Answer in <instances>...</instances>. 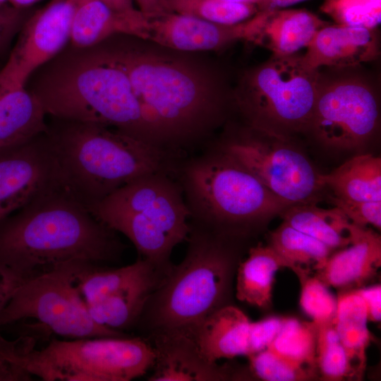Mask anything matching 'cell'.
Listing matches in <instances>:
<instances>
[{
  "label": "cell",
  "instance_id": "obj_16",
  "mask_svg": "<svg viewBox=\"0 0 381 381\" xmlns=\"http://www.w3.org/2000/svg\"><path fill=\"white\" fill-rule=\"evenodd\" d=\"M351 242L332 252L315 274L337 292L361 289L375 279L381 267V237L369 227L353 224Z\"/></svg>",
  "mask_w": 381,
  "mask_h": 381
},
{
  "label": "cell",
  "instance_id": "obj_43",
  "mask_svg": "<svg viewBox=\"0 0 381 381\" xmlns=\"http://www.w3.org/2000/svg\"><path fill=\"white\" fill-rule=\"evenodd\" d=\"M10 4L18 8H25L40 0H8Z\"/></svg>",
  "mask_w": 381,
  "mask_h": 381
},
{
  "label": "cell",
  "instance_id": "obj_7",
  "mask_svg": "<svg viewBox=\"0 0 381 381\" xmlns=\"http://www.w3.org/2000/svg\"><path fill=\"white\" fill-rule=\"evenodd\" d=\"M30 337L7 340L0 335V359L20 380L130 381L154 365L152 345L141 337H102L52 339L35 349Z\"/></svg>",
  "mask_w": 381,
  "mask_h": 381
},
{
  "label": "cell",
  "instance_id": "obj_28",
  "mask_svg": "<svg viewBox=\"0 0 381 381\" xmlns=\"http://www.w3.org/2000/svg\"><path fill=\"white\" fill-rule=\"evenodd\" d=\"M268 245L298 279L321 267L332 253L323 243L284 222L270 233Z\"/></svg>",
  "mask_w": 381,
  "mask_h": 381
},
{
  "label": "cell",
  "instance_id": "obj_33",
  "mask_svg": "<svg viewBox=\"0 0 381 381\" xmlns=\"http://www.w3.org/2000/svg\"><path fill=\"white\" fill-rule=\"evenodd\" d=\"M320 10L336 24L377 29L381 0H325Z\"/></svg>",
  "mask_w": 381,
  "mask_h": 381
},
{
  "label": "cell",
  "instance_id": "obj_19",
  "mask_svg": "<svg viewBox=\"0 0 381 381\" xmlns=\"http://www.w3.org/2000/svg\"><path fill=\"white\" fill-rule=\"evenodd\" d=\"M329 23L304 9L259 11L249 19L246 41L260 45L274 55H291L306 48L317 32Z\"/></svg>",
  "mask_w": 381,
  "mask_h": 381
},
{
  "label": "cell",
  "instance_id": "obj_9",
  "mask_svg": "<svg viewBox=\"0 0 381 381\" xmlns=\"http://www.w3.org/2000/svg\"><path fill=\"white\" fill-rule=\"evenodd\" d=\"M319 69L307 68L302 54H272L241 75L232 102L244 123L279 135L307 131L316 99Z\"/></svg>",
  "mask_w": 381,
  "mask_h": 381
},
{
  "label": "cell",
  "instance_id": "obj_25",
  "mask_svg": "<svg viewBox=\"0 0 381 381\" xmlns=\"http://www.w3.org/2000/svg\"><path fill=\"white\" fill-rule=\"evenodd\" d=\"M325 187L334 197L353 201H381V158L359 154L329 174H323Z\"/></svg>",
  "mask_w": 381,
  "mask_h": 381
},
{
  "label": "cell",
  "instance_id": "obj_29",
  "mask_svg": "<svg viewBox=\"0 0 381 381\" xmlns=\"http://www.w3.org/2000/svg\"><path fill=\"white\" fill-rule=\"evenodd\" d=\"M317 336L318 325L313 321L284 318L279 332L267 348L292 361L317 370Z\"/></svg>",
  "mask_w": 381,
  "mask_h": 381
},
{
  "label": "cell",
  "instance_id": "obj_36",
  "mask_svg": "<svg viewBox=\"0 0 381 381\" xmlns=\"http://www.w3.org/2000/svg\"><path fill=\"white\" fill-rule=\"evenodd\" d=\"M283 319L269 316L256 322L251 321L248 356L265 350L270 346L279 332Z\"/></svg>",
  "mask_w": 381,
  "mask_h": 381
},
{
  "label": "cell",
  "instance_id": "obj_42",
  "mask_svg": "<svg viewBox=\"0 0 381 381\" xmlns=\"http://www.w3.org/2000/svg\"><path fill=\"white\" fill-rule=\"evenodd\" d=\"M116 11L133 12L138 9L133 6V0H98Z\"/></svg>",
  "mask_w": 381,
  "mask_h": 381
},
{
  "label": "cell",
  "instance_id": "obj_6",
  "mask_svg": "<svg viewBox=\"0 0 381 381\" xmlns=\"http://www.w3.org/2000/svg\"><path fill=\"white\" fill-rule=\"evenodd\" d=\"M175 174L191 222L230 237L250 231L291 206L212 145L181 161Z\"/></svg>",
  "mask_w": 381,
  "mask_h": 381
},
{
  "label": "cell",
  "instance_id": "obj_39",
  "mask_svg": "<svg viewBox=\"0 0 381 381\" xmlns=\"http://www.w3.org/2000/svg\"><path fill=\"white\" fill-rule=\"evenodd\" d=\"M24 280L0 264V313Z\"/></svg>",
  "mask_w": 381,
  "mask_h": 381
},
{
  "label": "cell",
  "instance_id": "obj_23",
  "mask_svg": "<svg viewBox=\"0 0 381 381\" xmlns=\"http://www.w3.org/2000/svg\"><path fill=\"white\" fill-rule=\"evenodd\" d=\"M45 115L38 99L25 87L0 86V150L46 133Z\"/></svg>",
  "mask_w": 381,
  "mask_h": 381
},
{
  "label": "cell",
  "instance_id": "obj_21",
  "mask_svg": "<svg viewBox=\"0 0 381 381\" xmlns=\"http://www.w3.org/2000/svg\"><path fill=\"white\" fill-rule=\"evenodd\" d=\"M250 323L244 312L229 304L204 320L190 337L202 355L212 363L222 358L248 356Z\"/></svg>",
  "mask_w": 381,
  "mask_h": 381
},
{
  "label": "cell",
  "instance_id": "obj_8",
  "mask_svg": "<svg viewBox=\"0 0 381 381\" xmlns=\"http://www.w3.org/2000/svg\"><path fill=\"white\" fill-rule=\"evenodd\" d=\"M88 210L126 236L161 276L171 268L172 250L190 231V213L174 171L137 178Z\"/></svg>",
  "mask_w": 381,
  "mask_h": 381
},
{
  "label": "cell",
  "instance_id": "obj_17",
  "mask_svg": "<svg viewBox=\"0 0 381 381\" xmlns=\"http://www.w3.org/2000/svg\"><path fill=\"white\" fill-rule=\"evenodd\" d=\"M248 29V20L222 25L172 12L149 20L147 40L183 52L217 50L238 40H246Z\"/></svg>",
  "mask_w": 381,
  "mask_h": 381
},
{
  "label": "cell",
  "instance_id": "obj_3",
  "mask_svg": "<svg viewBox=\"0 0 381 381\" xmlns=\"http://www.w3.org/2000/svg\"><path fill=\"white\" fill-rule=\"evenodd\" d=\"M64 121L65 126L46 133L54 187L87 210L143 175L175 171L176 162L117 130Z\"/></svg>",
  "mask_w": 381,
  "mask_h": 381
},
{
  "label": "cell",
  "instance_id": "obj_20",
  "mask_svg": "<svg viewBox=\"0 0 381 381\" xmlns=\"http://www.w3.org/2000/svg\"><path fill=\"white\" fill-rule=\"evenodd\" d=\"M149 20L139 10L116 11L98 0H79L70 41L78 49L95 46L114 35L147 40Z\"/></svg>",
  "mask_w": 381,
  "mask_h": 381
},
{
  "label": "cell",
  "instance_id": "obj_24",
  "mask_svg": "<svg viewBox=\"0 0 381 381\" xmlns=\"http://www.w3.org/2000/svg\"><path fill=\"white\" fill-rule=\"evenodd\" d=\"M282 267H286L284 262L268 244L250 248L236 269V298L258 308H270L275 274Z\"/></svg>",
  "mask_w": 381,
  "mask_h": 381
},
{
  "label": "cell",
  "instance_id": "obj_22",
  "mask_svg": "<svg viewBox=\"0 0 381 381\" xmlns=\"http://www.w3.org/2000/svg\"><path fill=\"white\" fill-rule=\"evenodd\" d=\"M162 276L150 267L104 298L87 305L92 318L107 328L122 332L138 322Z\"/></svg>",
  "mask_w": 381,
  "mask_h": 381
},
{
  "label": "cell",
  "instance_id": "obj_30",
  "mask_svg": "<svg viewBox=\"0 0 381 381\" xmlns=\"http://www.w3.org/2000/svg\"><path fill=\"white\" fill-rule=\"evenodd\" d=\"M318 325L316 366L319 379L326 381L357 380L334 326V322Z\"/></svg>",
  "mask_w": 381,
  "mask_h": 381
},
{
  "label": "cell",
  "instance_id": "obj_11",
  "mask_svg": "<svg viewBox=\"0 0 381 381\" xmlns=\"http://www.w3.org/2000/svg\"><path fill=\"white\" fill-rule=\"evenodd\" d=\"M294 138L243 123L229 126L213 146L249 170L288 204H315L325 188L323 174Z\"/></svg>",
  "mask_w": 381,
  "mask_h": 381
},
{
  "label": "cell",
  "instance_id": "obj_15",
  "mask_svg": "<svg viewBox=\"0 0 381 381\" xmlns=\"http://www.w3.org/2000/svg\"><path fill=\"white\" fill-rule=\"evenodd\" d=\"M380 54L377 29L329 23L317 32L302 59L313 70L344 68L371 62Z\"/></svg>",
  "mask_w": 381,
  "mask_h": 381
},
{
  "label": "cell",
  "instance_id": "obj_38",
  "mask_svg": "<svg viewBox=\"0 0 381 381\" xmlns=\"http://www.w3.org/2000/svg\"><path fill=\"white\" fill-rule=\"evenodd\" d=\"M366 307L368 322H380L381 320V286L380 283L368 285L356 289Z\"/></svg>",
  "mask_w": 381,
  "mask_h": 381
},
{
  "label": "cell",
  "instance_id": "obj_32",
  "mask_svg": "<svg viewBox=\"0 0 381 381\" xmlns=\"http://www.w3.org/2000/svg\"><path fill=\"white\" fill-rule=\"evenodd\" d=\"M253 377L264 381H309L319 378L318 370L292 361L267 348L247 356Z\"/></svg>",
  "mask_w": 381,
  "mask_h": 381
},
{
  "label": "cell",
  "instance_id": "obj_10",
  "mask_svg": "<svg viewBox=\"0 0 381 381\" xmlns=\"http://www.w3.org/2000/svg\"><path fill=\"white\" fill-rule=\"evenodd\" d=\"M380 128L378 78L362 66L320 68L316 99L306 134L337 150L365 147Z\"/></svg>",
  "mask_w": 381,
  "mask_h": 381
},
{
  "label": "cell",
  "instance_id": "obj_18",
  "mask_svg": "<svg viewBox=\"0 0 381 381\" xmlns=\"http://www.w3.org/2000/svg\"><path fill=\"white\" fill-rule=\"evenodd\" d=\"M155 352L150 381H219L238 375L206 359L193 339L180 333L152 334Z\"/></svg>",
  "mask_w": 381,
  "mask_h": 381
},
{
  "label": "cell",
  "instance_id": "obj_13",
  "mask_svg": "<svg viewBox=\"0 0 381 381\" xmlns=\"http://www.w3.org/2000/svg\"><path fill=\"white\" fill-rule=\"evenodd\" d=\"M79 0H53L26 20L0 70V86L25 87L30 75L59 54L70 41Z\"/></svg>",
  "mask_w": 381,
  "mask_h": 381
},
{
  "label": "cell",
  "instance_id": "obj_26",
  "mask_svg": "<svg viewBox=\"0 0 381 381\" xmlns=\"http://www.w3.org/2000/svg\"><path fill=\"white\" fill-rule=\"evenodd\" d=\"M334 326L340 341L361 380L367 366V349L372 339L363 300L356 290L338 292Z\"/></svg>",
  "mask_w": 381,
  "mask_h": 381
},
{
  "label": "cell",
  "instance_id": "obj_40",
  "mask_svg": "<svg viewBox=\"0 0 381 381\" xmlns=\"http://www.w3.org/2000/svg\"><path fill=\"white\" fill-rule=\"evenodd\" d=\"M138 10L148 20L155 19L172 13L169 0H133Z\"/></svg>",
  "mask_w": 381,
  "mask_h": 381
},
{
  "label": "cell",
  "instance_id": "obj_5",
  "mask_svg": "<svg viewBox=\"0 0 381 381\" xmlns=\"http://www.w3.org/2000/svg\"><path fill=\"white\" fill-rule=\"evenodd\" d=\"M31 92L46 114L113 127L146 144L138 102L111 49L61 60L45 72Z\"/></svg>",
  "mask_w": 381,
  "mask_h": 381
},
{
  "label": "cell",
  "instance_id": "obj_41",
  "mask_svg": "<svg viewBox=\"0 0 381 381\" xmlns=\"http://www.w3.org/2000/svg\"><path fill=\"white\" fill-rule=\"evenodd\" d=\"M306 0H258L255 4L259 11L282 9Z\"/></svg>",
  "mask_w": 381,
  "mask_h": 381
},
{
  "label": "cell",
  "instance_id": "obj_4",
  "mask_svg": "<svg viewBox=\"0 0 381 381\" xmlns=\"http://www.w3.org/2000/svg\"><path fill=\"white\" fill-rule=\"evenodd\" d=\"M230 238L190 222L184 258L161 278L138 322L152 334L190 337L208 316L230 304L238 265Z\"/></svg>",
  "mask_w": 381,
  "mask_h": 381
},
{
  "label": "cell",
  "instance_id": "obj_14",
  "mask_svg": "<svg viewBox=\"0 0 381 381\" xmlns=\"http://www.w3.org/2000/svg\"><path fill=\"white\" fill-rule=\"evenodd\" d=\"M46 133L0 150V222L41 193L55 188Z\"/></svg>",
  "mask_w": 381,
  "mask_h": 381
},
{
  "label": "cell",
  "instance_id": "obj_45",
  "mask_svg": "<svg viewBox=\"0 0 381 381\" xmlns=\"http://www.w3.org/2000/svg\"><path fill=\"white\" fill-rule=\"evenodd\" d=\"M8 0H0V4H5V2Z\"/></svg>",
  "mask_w": 381,
  "mask_h": 381
},
{
  "label": "cell",
  "instance_id": "obj_31",
  "mask_svg": "<svg viewBox=\"0 0 381 381\" xmlns=\"http://www.w3.org/2000/svg\"><path fill=\"white\" fill-rule=\"evenodd\" d=\"M173 12L211 23L234 25L244 22L258 12L255 4L227 0H169Z\"/></svg>",
  "mask_w": 381,
  "mask_h": 381
},
{
  "label": "cell",
  "instance_id": "obj_34",
  "mask_svg": "<svg viewBox=\"0 0 381 381\" xmlns=\"http://www.w3.org/2000/svg\"><path fill=\"white\" fill-rule=\"evenodd\" d=\"M300 306L306 315L317 325L334 322L337 301L327 286L315 275L299 279Z\"/></svg>",
  "mask_w": 381,
  "mask_h": 381
},
{
  "label": "cell",
  "instance_id": "obj_44",
  "mask_svg": "<svg viewBox=\"0 0 381 381\" xmlns=\"http://www.w3.org/2000/svg\"><path fill=\"white\" fill-rule=\"evenodd\" d=\"M229 1L236 2V3H243V4H255L258 0H227Z\"/></svg>",
  "mask_w": 381,
  "mask_h": 381
},
{
  "label": "cell",
  "instance_id": "obj_1",
  "mask_svg": "<svg viewBox=\"0 0 381 381\" xmlns=\"http://www.w3.org/2000/svg\"><path fill=\"white\" fill-rule=\"evenodd\" d=\"M138 102L145 143L174 162L207 145L225 119L226 95L212 78L185 61L140 47L111 49Z\"/></svg>",
  "mask_w": 381,
  "mask_h": 381
},
{
  "label": "cell",
  "instance_id": "obj_2",
  "mask_svg": "<svg viewBox=\"0 0 381 381\" xmlns=\"http://www.w3.org/2000/svg\"><path fill=\"white\" fill-rule=\"evenodd\" d=\"M0 222V264L26 280L71 261L116 260L123 246L114 231L54 188Z\"/></svg>",
  "mask_w": 381,
  "mask_h": 381
},
{
  "label": "cell",
  "instance_id": "obj_27",
  "mask_svg": "<svg viewBox=\"0 0 381 381\" xmlns=\"http://www.w3.org/2000/svg\"><path fill=\"white\" fill-rule=\"evenodd\" d=\"M281 217L282 222L323 243L332 252L351 242L353 224L337 207L324 209L315 204L293 205Z\"/></svg>",
  "mask_w": 381,
  "mask_h": 381
},
{
  "label": "cell",
  "instance_id": "obj_37",
  "mask_svg": "<svg viewBox=\"0 0 381 381\" xmlns=\"http://www.w3.org/2000/svg\"><path fill=\"white\" fill-rule=\"evenodd\" d=\"M23 9L6 3L0 4V52L8 46L25 22Z\"/></svg>",
  "mask_w": 381,
  "mask_h": 381
},
{
  "label": "cell",
  "instance_id": "obj_12",
  "mask_svg": "<svg viewBox=\"0 0 381 381\" xmlns=\"http://www.w3.org/2000/svg\"><path fill=\"white\" fill-rule=\"evenodd\" d=\"M81 262L63 263L24 280L0 313V329L34 319L66 339L128 336L97 323L90 316L74 282Z\"/></svg>",
  "mask_w": 381,
  "mask_h": 381
},
{
  "label": "cell",
  "instance_id": "obj_35",
  "mask_svg": "<svg viewBox=\"0 0 381 381\" xmlns=\"http://www.w3.org/2000/svg\"><path fill=\"white\" fill-rule=\"evenodd\" d=\"M329 201L353 224L381 229V201H353L331 195Z\"/></svg>",
  "mask_w": 381,
  "mask_h": 381
}]
</instances>
